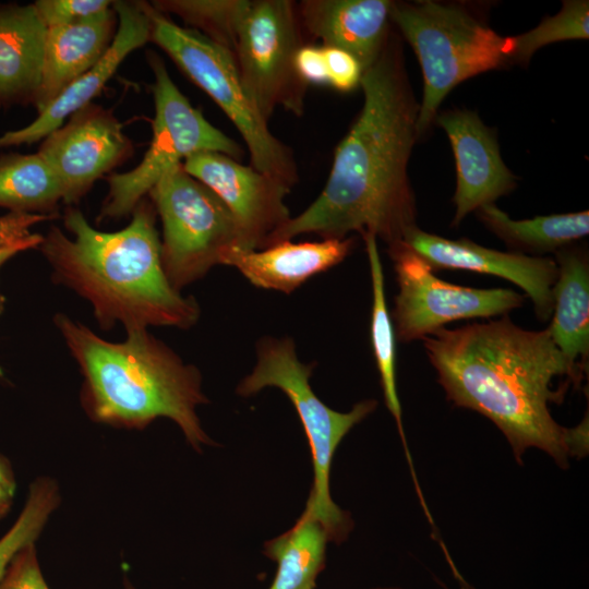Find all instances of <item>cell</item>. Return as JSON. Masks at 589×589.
Listing matches in <instances>:
<instances>
[{
	"mask_svg": "<svg viewBox=\"0 0 589 589\" xmlns=\"http://www.w3.org/2000/svg\"><path fill=\"white\" fill-rule=\"evenodd\" d=\"M404 57L401 40L390 29L380 57L362 74V109L335 149L322 192L264 248L300 235L345 239L350 232L371 233L392 247L417 226L408 164L419 137L420 104Z\"/></svg>",
	"mask_w": 589,
	"mask_h": 589,
	"instance_id": "cell-1",
	"label": "cell"
},
{
	"mask_svg": "<svg viewBox=\"0 0 589 589\" xmlns=\"http://www.w3.org/2000/svg\"><path fill=\"white\" fill-rule=\"evenodd\" d=\"M422 340L447 399L490 419L519 462L529 447L544 450L564 468L570 457L587 454L588 418L567 429L550 412V404L563 399L552 388L554 377L566 375L577 385L584 372L564 357L549 328L524 329L503 315L443 327Z\"/></svg>",
	"mask_w": 589,
	"mask_h": 589,
	"instance_id": "cell-2",
	"label": "cell"
},
{
	"mask_svg": "<svg viewBox=\"0 0 589 589\" xmlns=\"http://www.w3.org/2000/svg\"><path fill=\"white\" fill-rule=\"evenodd\" d=\"M157 213L151 200H141L123 229L94 228L83 213L68 206L63 225L70 236L52 226L38 249L51 267L56 284L92 305L104 330L117 323L125 332L149 326L192 327L200 306L169 283L160 259Z\"/></svg>",
	"mask_w": 589,
	"mask_h": 589,
	"instance_id": "cell-3",
	"label": "cell"
},
{
	"mask_svg": "<svg viewBox=\"0 0 589 589\" xmlns=\"http://www.w3.org/2000/svg\"><path fill=\"white\" fill-rule=\"evenodd\" d=\"M53 323L81 370L82 401L92 419L144 428L168 418L194 448L211 443L195 411L207 401L200 371L148 329L128 330L123 341L112 342L64 313Z\"/></svg>",
	"mask_w": 589,
	"mask_h": 589,
	"instance_id": "cell-4",
	"label": "cell"
},
{
	"mask_svg": "<svg viewBox=\"0 0 589 589\" xmlns=\"http://www.w3.org/2000/svg\"><path fill=\"white\" fill-rule=\"evenodd\" d=\"M390 22L412 47L423 74L418 136L434 122L440 105L455 86L512 64L510 37H502L461 4L394 1Z\"/></svg>",
	"mask_w": 589,
	"mask_h": 589,
	"instance_id": "cell-5",
	"label": "cell"
},
{
	"mask_svg": "<svg viewBox=\"0 0 589 589\" xmlns=\"http://www.w3.org/2000/svg\"><path fill=\"white\" fill-rule=\"evenodd\" d=\"M313 368L300 361L291 338L264 337L256 346V364L237 393L250 396L274 386L288 396L306 434L313 461L314 481L304 512L323 524L330 541L339 542L347 537L351 520L330 496L333 456L344 436L376 408L377 401L362 400L348 412L333 410L310 385Z\"/></svg>",
	"mask_w": 589,
	"mask_h": 589,
	"instance_id": "cell-6",
	"label": "cell"
},
{
	"mask_svg": "<svg viewBox=\"0 0 589 589\" xmlns=\"http://www.w3.org/2000/svg\"><path fill=\"white\" fill-rule=\"evenodd\" d=\"M151 39L224 111L242 136L254 169L292 189L299 180L294 153L277 139L242 85L233 53L197 31L182 27L147 2Z\"/></svg>",
	"mask_w": 589,
	"mask_h": 589,
	"instance_id": "cell-7",
	"label": "cell"
},
{
	"mask_svg": "<svg viewBox=\"0 0 589 589\" xmlns=\"http://www.w3.org/2000/svg\"><path fill=\"white\" fill-rule=\"evenodd\" d=\"M147 60L154 74L153 137L135 168L108 178V194L98 219L130 215L167 171L194 154L216 152L237 160L243 155L235 140L208 122L202 111L190 104L156 52L148 51Z\"/></svg>",
	"mask_w": 589,
	"mask_h": 589,
	"instance_id": "cell-8",
	"label": "cell"
},
{
	"mask_svg": "<svg viewBox=\"0 0 589 589\" xmlns=\"http://www.w3.org/2000/svg\"><path fill=\"white\" fill-rule=\"evenodd\" d=\"M148 196L163 226L161 265L176 290L221 265L228 251L243 250L241 231L228 207L182 164L167 171Z\"/></svg>",
	"mask_w": 589,
	"mask_h": 589,
	"instance_id": "cell-9",
	"label": "cell"
},
{
	"mask_svg": "<svg viewBox=\"0 0 589 589\" xmlns=\"http://www.w3.org/2000/svg\"><path fill=\"white\" fill-rule=\"evenodd\" d=\"M302 31L291 0H250L240 22L232 53L247 95L267 122L277 108L304 113L309 85L294 64Z\"/></svg>",
	"mask_w": 589,
	"mask_h": 589,
	"instance_id": "cell-10",
	"label": "cell"
},
{
	"mask_svg": "<svg viewBox=\"0 0 589 589\" xmlns=\"http://www.w3.org/2000/svg\"><path fill=\"white\" fill-rule=\"evenodd\" d=\"M388 254L398 285L392 316L401 341L423 339L454 321L506 315L525 303V296L512 289L462 287L440 279L402 241L388 247Z\"/></svg>",
	"mask_w": 589,
	"mask_h": 589,
	"instance_id": "cell-11",
	"label": "cell"
},
{
	"mask_svg": "<svg viewBox=\"0 0 589 589\" xmlns=\"http://www.w3.org/2000/svg\"><path fill=\"white\" fill-rule=\"evenodd\" d=\"M37 153L57 175L62 202L74 206L95 181L132 155L133 145L112 111L91 103L48 134Z\"/></svg>",
	"mask_w": 589,
	"mask_h": 589,
	"instance_id": "cell-12",
	"label": "cell"
},
{
	"mask_svg": "<svg viewBox=\"0 0 589 589\" xmlns=\"http://www.w3.org/2000/svg\"><path fill=\"white\" fill-rule=\"evenodd\" d=\"M183 169L208 187L228 207L241 231L243 250H261L290 218L285 203L290 188L216 152L194 154Z\"/></svg>",
	"mask_w": 589,
	"mask_h": 589,
	"instance_id": "cell-13",
	"label": "cell"
},
{
	"mask_svg": "<svg viewBox=\"0 0 589 589\" xmlns=\"http://www.w3.org/2000/svg\"><path fill=\"white\" fill-rule=\"evenodd\" d=\"M402 242L435 269H466L504 278L520 287L533 303L539 321L553 313V287L557 266L553 259L502 252L479 245L467 239H447L410 229Z\"/></svg>",
	"mask_w": 589,
	"mask_h": 589,
	"instance_id": "cell-14",
	"label": "cell"
},
{
	"mask_svg": "<svg viewBox=\"0 0 589 589\" xmlns=\"http://www.w3.org/2000/svg\"><path fill=\"white\" fill-rule=\"evenodd\" d=\"M447 134L456 163L453 226L481 206L494 204L516 188V177L504 164L495 134L474 111L448 110L434 120Z\"/></svg>",
	"mask_w": 589,
	"mask_h": 589,
	"instance_id": "cell-15",
	"label": "cell"
},
{
	"mask_svg": "<svg viewBox=\"0 0 589 589\" xmlns=\"http://www.w3.org/2000/svg\"><path fill=\"white\" fill-rule=\"evenodd\" d=\"M118 26L113 40L103 58L73 81L28 125L0 136V148L33 144L60 128L67 118L91 104L122 61L151 39L147 2L113 1Z\"/></svg>",
	"mask_w": 589,
	"mask_h": 589,
	"instance_id": "cell-16",
	"label": "cell"
},
{
	"mask_svg": "<svg viewBox=\"0 0 589 589\" xmlns=\"http://www.w3.org/2000/svg\"><path fill=\"white\" fill-rule=\"evenodd\" d=\"M389 0H303L297 3L302 29L322 46L351 53L363 72L380 57L390 32Z\"/></svg>",
	"mask_w": 589,
	"mask_h": 589,
	"instance_id": "cell-17",
	"label": "cell"
},
{
	"mask_svg": "<svg viewBox=\"0 0 589 589\" xmlns=\"http://www.w3.org/2000/svg\"><path fill=\"white\" fill-rule=\"evenodd\" d=\"M353 238L315 242L283 241L261 250L228 251L221 265L237 268L253 286L291 293L313 276L344 261Z\"/></svg>",
	"mask_w": 589,
	"mask_h": 589,
	"instance_id": "cell-18",
	"label": "cell"
},
{
	"mask_svg": "<svg viewBox=\"0 0 589 589\" xmlns=\"http://www.w3.org/2000/svg\"><path fill=\"white\" fill-rule=\"evenodd\" d=\"M117 26V13L111 7L80 22L47 28L41 82L35 104L38 113L103 58Z\"/></svg>",
	"mask_w": 589,
	"mask_h": 589,
	"instance_id": "cell-19",
	"label": "cell"
},
{
	"mask_svg": "<svg viewBox=\"0 0 589 589\" xmlns=\"http://www.w3.org/2000/svg\"><path fill=\"white\" fill-rule=\"evenodd\" d=\"M46 35L33 3H0V108L35 106Z\"/></svg>",
	"mask_w": 589,
	"mask_h": 589,
	"instance_id": "cell-20",
	"label": "cell"
},
{
	"mask_svg": "<svg viewBox=\"0 0 589 589\" xmlns=\"http://www.w3.org/2000/svg\"><path fill=\"white\" fill-rule=\"evenodd\" d=\"M557 278L553 287V317L548 327L564 357L581 372L589 356V264L584 250L565 247L555 252Z\"/></svg>",
	"mask_w": 589,
	"mask_h": 589,
	"instance_id": "cell-21",
	"label": "cell"
},
{
	"mask_svg": "<svg viewBox=\"0 0 589 589\" xmlns=\"http://www.w3.org/2000/svg\"><path fill=\"white\" fill-rule=\"evenodd\" d=\"M479 219L518 253L556 252L589 233V212L537 216L514 220L494 204L477 211Z\"/></svg>",
	"mask_w": 589,
	"mask_h": 589,
	"instance_id": "cell-22",
	"label": "cell"
},
{
	"mask_svg": "<svg viewBox=\"0 0 589 589\" xmlns=\"http://www.w3.org/2000/svg\"><path fill=\"white\" fill-rule=\"evenodd\" d=\"M328 541L323 524L303 510L291 529L265 543V555L277 563L269 589H314Z\"/></svg>",
	"mask_w": 589,
	"mask_h": 589,
	"instance_id": "cell-23",
	"label": "cell"
},
{
	"mask_svg": "<svg viewBox=\"0 0 589 589\" xmlns=\"http://www.w3.org/2000/svg\"><path fill=\"white\" fill-rule=\"evenodd\" d=\"M62 197L57 175L38 153L0 155V207L57 216Z\"/></svg>",
	"mask_w": 589,
	"mask_h": 589,
	"instance_id": "cell-24",
	"label": "cell"
},
{
	"mask_svg": "<svg viewBox=\"0 0 589 589\" xmlns=\"http://www.w3.org/2000/svg\"><path fill=\"white\" fill-rule=\"evenodd\" d=\"M362 238L365 243L372 280L371 340L374 358L380 373L386 406L396 421L408 459L411 460L406 446L401 421V406L397 394L395 335L385 298L383 265L377 250L376 237L365 233Z\"/></svg>",
	"mask_w": 589,
	"mask_h": 589,
	"instance_id": "cell-25",
	"label": "cell"
},
{
	"mask_svg": "<svg viewBox=\"0 0 589 589\" xmlns=\"http://www.w3.org/2000/svg\"><path fill=\"white\" fill-rule=\"evenodd\" d=\"M151 4L165 15H177L191 29L232 51L250 0H156Z\"/></svg>",
	"mask_w": 589,
	"mask_h": 589,
	"instance_id": "cell-26",
	"label": "cell"
},
{
	"mask_svg": "<svg viewBox=\"0 0 589 589\" xmlns=\"http://www.w3.org/2000/svg\"><path fill=\"white\" fill-rule=\"evenodd\" d=\"M589 2L567 0L562 10L544 19L534 28L510 37L512 63L526 64L540 48L563 40L588 39Z\"/></svg>",
	"mask_w": 589,
	"mask_h": 589,
	"instance_id": "cell-27",
	"label": "cell"
},
{
	"mask_svg": "<svg viewBox=\"0 0 589 589\" xmlns=\"http://www.w3.org/2000/svg\"><path fill=\"white\" fill-rule=\"evenodd\" d=\"M58 501V488L52 480L37 479L32 483L22 512L0 539V582L15 554L35 542Z\"/></svg>",
	"mask_w": 589,
	"mask_h": 589,
	"instance_id": "cell-28",
	"label": "cell"
},
{
	"mask_svg": "<svg viewBox=\"0 0 589 589\" xmlns=\"http://www.w3.org/2000/svg\"><path fill=\"white\" fill-rule=\"evenodd\" d=\"M108 0H37L33 4L47 28L80 22L112 7Z\"/></svg>",
	"mask_w": 589,
	"mask_h": 589,
	"instance_id": "cell-29",
	"label": "cell"
},
{
	"mask_svg": "<svg viewBox=\"0 0 589 589\" xmlns=\"http://www.w3.org/2000/svg\"><path fill=\"white\" fill-rule=\"evenodd\" d=\"M0 589H49L34 543L25 545L15 554L0 582Z\"/></svg>",
	"mask_w": 589,
	"mask_h": 589,
	"instance_id": "cell-30",
	"label": "cell"
},
{
	"mask_svg": "<svg viewBox=\"0 0 589 589\" xmlns=\"http://www.w3.org/2000/svg\"><path fill=\"white\" fill-rule=\"evenodd\" d=\"M322 47L327 70V85L342 93L360 86L363 69L359 61L342 49Z\"/></svg>",
	"mask_w": 589,
	"mask_h": 589,
	"instance_id": "cell-31",
	"label": "cell"
},
{
	"mask_svg": "<svg viewBox=\"0 0 589 589\" xmlns=\"http://www.w3.org/2000/svg\"><path fill=\"white\" fill-rule=\"evenodd\" d=\"M294 64L298 74L308 85L327 84V70L321 45H302L296 53Z\"/></svg>",
	"mask_w": 589,
	"mask_h": 589,
	"instance_id": "cell-32",
	"label": "cell"
},
{
	"mask_svg": "<svg viewBox=\"0 0 589 589\" xmlns=\"http://www.w3.org/2000/svg\"><path fill=\"white\" fill-rule=\"evenodd\" d=\"M0 490L7 492L10 495H14L15 481L12 471L8 467L7 462L0 456Z\"/></svg>",
	"mask_w": 589,
	"mask_h": 589,
	"instance_id": "cell-33",
	"label": "cell"
},
{
	"mask_svg": "<svg viewBox=\"0 0 589 589\" xmlns=\"http://www.w3.org/2000/svg\"><path fill=\"white\" fill-rule=\"evenodd\" d=\"M12 497V495L0 490V517H2L8 512Z\"/></svg>",
	"mask_w": 589,
	"mask_h": 589,
	"instance_id": "cell-34",
	"label": "cell"
},
{
	"mask_svg": "<svg viewBox=\"0 0 589 589\" xmlns=\"http://www.w3.org/2000/svg\"><path fill=\"white\" fill-rule=\"evenodd\" d=\"M3 306H4V298L3 296L0 293V313L3 311ZM3 376V371L0 366V377Z\"/></svg>",
	"mask_w": 589,
	"mask_h": 589,
	"instance_id": "cell-35",
	"label": "cell"
}]
</instances>
